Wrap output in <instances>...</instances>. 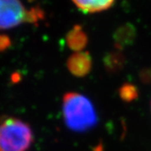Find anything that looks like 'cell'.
<instances>
[{
	"mask_svg": "<svg viewBox=\"0 0 151 151\" xmlns=\"http://www.w3.org/2000/svg\"><path fill=\"white\" fill-rule=\"evenodd\" d=\"M62 113L65 126L73 132L84 133L96 127L97 111L92 101L81 93L65 92L62 98Z\"/></svg>",
	"mask_w": 151,
	"mask_h": 151,
	"instance_id": "1",
	"label": "cell"
},
{
	"mask_svg": "<svg viewBox=\"0 0 151 151\" xmlns=\"http://www.w3.org/2000/svg\"><path fill=\"white\" fill-rule=\"evenodd\" d=\"M33 142L30 126L13 117L2 118L0 122V151H27Z\"/></svg>",
	"mask_w": 151,
	"mask_h": 151,
	"instance_id": "2",
	"label": "cell"
},
{
	"mask_svg": "<svg viewBox=\"0 0 151 151\" xmlns=\"http://www.w3.org/2000/svg\"><path fill=\"white\" fill-rule=\"evenodd\" d=\"M28 18L27 11L19 0H0V29L15 27Z\"/></svg>",
	"mask_w": 151,
	"mask_h": 151,
	"instance_id": "3",
	"label": "cell"
},
{
	"mask_svg": "<svg viewBox=\"0 0 151 151\" xmlns=\"http://www.w3.org/2000/svg\"><path fill=\"white\" fill-rule=\"evenodd\" d=\"M66 67L76 77H84L92 70V57L88 52H76L71 55L66 61Z\"/></svg>",
	"mask_w": 151,
	"mask_h": 151,
	"instance_id": "4",
	"label": "cell"
},
{
	"mask_svg": "<svg viewBox=\"0 0 151 151\" xmlns=\"http://www.w3.org/2000/svg\"><path fill=\"white\" fill-rule=\"evenodd\" d=\"M76 8L86 14L103 12L110 9L115 0H71Z\"/></svg>",
	"mask_w": 151,
	"mask_h": 151,
	"instance_id": "5",
	"label": "cell"
},
{
	"mask_svg": "<svg viewBox=\"0 0 151 151\" xmlns=\"http://www.w3.org/2000/svg\"><path fill=\"white\" fill-rule=\"evenodd\" d=\"M65 40L70 50L80 52L86 46L87 36L80 26H75L67 34Z\"/></svg>",
	"mask_w": 151,
	"mask_h": 151,
	"instance_id": "6",
	"label": "cell"
},
{
	"mask_svg": "<svg viewBox=\"0 0 151 151\" xmlns=\"http://www.w3.org/2000/svg\"><path fill=\"white\" fill-rule=\"evenodd\" d=\"M105 70L110 74H116L123 70L126 64L125 56L119 51H111L103 58Z\"/></svg>",
	"mask_w": 151,
	"mask_h": 151,
	"instance_id": "7",
	"label": "cell"
},
{
	"mask_svg": "<svg viewBox=\"0 0 151 151\" xmlns=\"http://www.w3.org/2000/svg\"><path fill=\"white\" fill-rule=\"evenodd\" d=\"M119 96L124 103H129L134 102L139 96L138 87L133 83L125 82L119 88Z\"/></svg>",
	"mask_w": 151,
	"mask_h": 151,
	"instance_id": "8",
	"label": "cell"
},
{
	"mask_svg": "<svg viewBox=\"0 0 151 151\" xmlns=\"http://www.w3.org/2000/svg\"><path fill=\"white\" fill-rule=\"evenodd\" d=\"M139 79L144 85H151V67L141 69L139 72Z\"/></svg>",
	"mask_w": 151,
	"mask_h": 151,
	"instance_id": "9",
	"label": "cell"
},
{
	"mask_svg": "<svg viewBox=\"0 0 151 151\" xmlns=\"http://www.w3.org/2000/svg\"><path fill=\"white\" fill-rule=\"evenodd\" d=\"M10 45V41L8 38L0 36V51L4 50Z\"/></svg>",
	"mask_w": 151,
	"mask_h": 151,
	"instance_id": "10",
	"label": "cell"
},
{
	"mask_svg": "<svg viewBox=\"0 0 151 151\" xmlns=\"http://www.w3.org/2000/svg\"><path fill=\"white\" fill-rule=\"evenodd\" d=\"M22 76L19 72H14L11 76V81L13 83H19L21 80Z\"/></svg>",
	"mask_w": 151,
	"mask_h": 151,
	"instance_id": "11",
	"label": "cell"
},
{
	"mask_svg": "<svg viewBox=\"0 0 151 151\" xmlns=\"http://www.w3.org/2000/svg\"><path fill=\"white\" fill-rule=\"evenodd\" d=\"M150 108H151V102H150Z\"/></svg>",
	"mask_w": 151,
	"mask_h": 151,
	"instance_id": "12",
	"label": "cell"
}]
</instances>
